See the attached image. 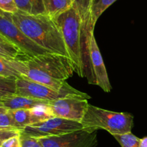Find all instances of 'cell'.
I'll use <instances>...</instances> for the list:
<instances>
[{"instance_id":"6da1fadb","label":"cell","mask_w":147,"mask_h":147,"mask_svg":"<svg viewBox=\"0 0 147 147\" xmlns=\"http://www.w3.org/2000/svg\"><path fill=\"white\" fill-rule=\"evenodd\" d=\"M24 63L26 66L24 77L66 95H88L71 87L66 82L74 72L70 58L47 53L30 58Z\"/></svg>"},{"instance_id":"7a4b0ae2","label":"cell","mask_w":147,"mask_h":147,"mask_svg":"<svg viewBox=\"0 0 147 147\" xmlns=\"http://www.w3.org/2000/svg\"><path fill=\"white\" fill-rule=\"evenodd\" d=\"M10 17L19 29L35 44L49 53L69 58L59 28L47 15H32L18 10L10 14Z\"/></svg>"},{"instance_id":"3957f363","label":"cell","mask_w":147,"mask_h":147,"mask_svg":"<svg viewBox=\"0 0 147 147\" xmlns=\"http://www.w3.org/2000/svg\"><path fill=\"white\" fill-rule=\"evenodd\" d=\"M59 28L74 72L84 77L81 41V19L77 10L72 7L53 20Z\"/></svg>"},{"instance_id":"277c9868","label":"cell","mask_w":147,"mask_h":147,"mask_svg":"<svg viewBox=\"0 0 147 147\" xmlns=\"http://www.w3.org/2000/svg\"><path fill=\"white\" fill-rule=\"evenodd\" d=\"M84 128L104 129L110 134H123L131 132L134 116L127 113H117L89 105L81 121Z\"/></svg>"},{"instance_id":"5b68a950","label":"cell","mask_w":147,"mask_h":147,"mask_svg":"<svg viewBox=\"0 0 147 147\" xmlns=\"http://www.w3.org/2000/svg\"><path fill=\"white\" fill-rule=\"evenodd\" d=\"M73 7L81 19V41L84 77L89 83L96 84L92 73L90 56V41L94 35V28L92 24V5L93 0H72Z\"/></svg>"},{"instance_id":"8992f818","label":"cell","mask_w":147,"mask_h":147,"mask_svg":"<svg viewBox=\"0 0 147 147\" xmlns=\"http://www.w3.org/2000/svg\"><path fill=\"white\" fill-rule=\"evenodd\" d=\"M83 128L81 122L53 117L46 121L28 125L20 130V133L40 138L58 136Z\"/></svg>"},{"instance_id":"52a82bcc","label":"cell","mask_w":147,"mask_h":147,"mask_svg":"<svg viewBox=\"0 0 147 147\" xmlns=\"http://www.w3.org/2000/svg\"><path fill=\"white\" fill-rule=\"evenodd\" d=\"M0 33L30 58L49 53L27 37L12 20L10 13L0 15Z\"/></svg>"},{"instance_id":"ba28073f","label":"cell","mask_w":147,"mask_h":147,"mask_svg":"<svg viewBox=\"0 0 147 147\" xmlns=\"http://www.w3.org/2000/svg\"><path fill=\"white\" fill-rule=\"evenodd\" d=\"M90 95L71 94L62 98L50 101L49 107L54 117L81 122L88 107Z\"/></svg>"},{"instance_id":"9c48e42d","label":"cell","mask_w":147,"mask_h":147,"mask_svg":"<svg viewBox=\"0 0 147 147\" xmlns=\"http://www.w3.org/2000/svg\"><path fill=\"white\" fill-rule=\"evenodd\" d=\"M40 140L43 147H96L97 130L83 128L58 136L40 138Z\"/></svg>"},{"instance_id":"30bf717a","label":"cell","mask_w":147,"mask_h":147,"mask_svg":"<svg viewBox=\"0 0 147 147\" xmlns=\"http://www.w3.org/2000/svg\"><path fill=\"white\" fill-rule=\"evenodd\" d=\"M15 94L46 101H53L67 96L24 76L16 79Z\"/></svg>"},{"instance_id":"8fae6325","label":"cell","mask_w":147,"mask_h":147,"mask_svg":"<svg viewBox=\"0 0 147 147\" xmlns=\"http://www.w3.org/2000/svg\"><path fill=\"white\" fill-rule=\"evenodd\" d=\"M90 56L96 85H98L105 92H110L112 87L110 84L107 70L103 62L102 57L97 44L94 35L92 37L91 41H90Z\"/></svg>"},{"instance_id":"7c38bea8","label":"cell","mask_w":147,"mask_h":147,"mask_svg":"<svg viewBox=\"0 0 147 147\" xmlns=\"http://www.w3.org/2000/svg\"><path fill=\"white\" fill-rule=\"evenodd\" d=\"M2 103L7 109H31L38 105H48L50 101L38 100L28 97L13 94L2 100Z\"/></svg>"},{"instance_id":"4fadbf2b","label":"cell","mask_w":147,"mask_h":147,"mask_svg":"<svg viewBox=\"0 0 147 147\" xmlns=\"http://www.w3.org/2000/svg\"><path fill=\"white\" fill-rule=\"evenodd\" d=\"M25 71L24 61L0 57V76L20 78L25 74Z\"/></svg>"},{"instance_id":"5bb4252c","label":"cell","mask_w":147,"mask_h":147,"mask_svg":"<svg viewBox=\"0 0 147 147\" xmlns=\"http://www.w3.org/2000/svg\"><path fill=\"white\" fill-rule=\"evenodd\" d=\"M46 15L52 20L56 19L72 7V0H43Z\"/></svg>"},{"instance_id":"9a60e30c","label":"cell","mask_w":147,"mask_h":147,"mask_svg":"<svg viewBox=\"0 0 147 147\" xmlns=\"http://www.w3.org/2000/svg\"><path fill=\"white\" fill-rule=\"evenodd\" d=\"M18 10L32 15H45L43 0H15Z\"/></svg>"},{"instance_id":"2e32d148","label":"cell","mask_w":147,"mask_h":147,"mask_svg":"<svg viewBox=\"0 0 147 147\" xmlns=\"http://www.w3.org/2000/svg\"><path fill=\"white\" fill-rule=\"evenodd\" d=\"M0 57L26 61L30 58L13 44L0 42Z\"/></svg>"},{"instance_id":"e0dca14e","label":"cell","mask_w":147,"mask_h":147,"mask_svg":"<svg viewBox=\"0 0 147 147\" xmlns=\"http://www.w3.org/2000/svg\"><path fill=\"white\" fill-rule=\"evenodd\" d=\"M10 114L18 129L20 131L30 125V109H9Z\"/></svg>"},{"instance_id":"ac0fdd59","label":"cell","mask_w":147,"mask_h":147,"mask_svg":"<svg viewBox=\"0 0 147 147\" xmlns=\"http://www.w3.org/2000/svg\"><path fill=\"white\" fill-rule=\"evenodd\" d=\"M48 105H38L30 109V125L46 121L54 117L51 112Z\"/></svg>"},{"instance_id":"d6986e66","label":"cell","mask_w":147,"mask_h":147,"mask_svg":"<svg viewBox=\"0 0 147 147\" xmlns=\"http://www.w3.org/2000/svg\"><path fill=\"white\" fill-rule=\"evenodd\" d=\"M15 77H5L0 76V102L4 98L16 93Z\"/></svg>"},{"instance_id":"ffe728a7","label":"cell","mask_w":147,"mask_h":147,"mask_svg":"<svg viewBox=\"0 0 147 147\" xmlns=\"http://www.w3.org/2000/svg\"><path fill=\"white\" fill-rule=\"evenodd\" d=\"M116 1L117 0H93L92 5V24L94 28L102 14Z\"/></svg>"},{"instance_id":"44dd1931","label":"cell","mask_w":147,"mask_h":147,"mask_svg":"<svg viewBox=\"0 0 147 147\" xmlns=\"http://www.w3.org/2000/svg\"><path fill=\"white\" fill-rule=\"evenodd\" d=\"M113 136L122 147H139L141 138L136 136L131 132Z\"/></svg>"},{"instance_id":"7402d4cb","label":"cell","mask_w":147,"mask_h":147,"mask_svg":"<svg viewBox=\"0 0 147 147\" xmlns=\"http://www.w3.org/2000/svg\"><path fill=\"white\" fill-rule=\"evenodd\" d=\"M20 140L21 147H43V144L38 138H35L20 133Z\"/></svg>"},{"instance_id":"603a6c76","label":"cell","mask_w":147,"mask_h":147,"mask_svg":"<svg viewBox=\"0 0 147 147\" xmlns=\"http://www.w3.org/2000/svg\"><path fill=\"white\" fill-rule=\"evenodd\" d=\"M0 128L5 129H18L12 116L8 113V110L6 113H0Z\"/></svg>"},{"instance_id":"cb8c5ba5","label":"cell","mask_w":147,"mask_h":147,"mask_svg":"<svg viewBox=\"0 0 147 147\" xmlns=\"http://www.w3.org/2000/svg\"><path fill=\"white\" fill-rule=\"evenodd\" d=\"M0 10L7 13L14 14L18 11L15 0H0Z\"/></svg>"},{"instance_id":"d4e9b609","label":"cell","mask_w":147,"mask_h":147,"mask_svg":"<svg viewBox=\"0 0 147 147\" xmlns=\"http://www.w3.org/2000/svg\"><path fill=\"white\" fill-rule=\"evenodd\" d=\"M20 134V131L18 129H0V146L6 139L19 135Z\"/></svg>"},{"instance_id":"484cf974","label":"cell","mask_w":147,"mask_h":147,"mask_svg":"<svg viewBox=\"0 0 147 147\" xmlns=\"http://www.w3.org/2000/svg\"><path fill=\"white\" fill-rule=\"evenodd\" d=\"M0 147H21L19 135L10 137L2 142Z\"/></svg>"},{"instance_id":"4316f807","label":"cell","mask_w":147,"mask_h":147,"mask_svg":"<svg viewBox=\"0 0 147 147\" xmlns=\"http://www.w3.org/2000/svg\"><path fill=\"white\" fill-rule=\"evenodd\" d=\"M139 147H147V137L140 139Z\"/></svg>"},{"instance_id":"83f0119b","label":"cell","mask_w":147,"mask_h":147,"mask_svg":"<svg viewBox=\"0 0 147 147\" xmlns=\"http://www.w3.org/2000/svg\"><path fill=\"white\" fill-rule=\"evenodd\" d=\"M8 109H7L5 107V105H3V103L2 102H0V113H6L7 112Z\"/></svg>"},{"instance_id":"f1b7e54d","label":"cell","mask_w":147,"mask_h":147,"mask_svg":"<svg viewBox=\"0 0 147 147\" xmlns=\"http://www.w3.org/2000/svg\"><path fill=\"white\" fill-rule=\"evenodd\" d=\"M0 42H2V43H9V44H12V43H11L10 42H9V40L5 38V37H4L1 33H0Z\"/></svg>"},{"instance_id":"f546056e","label":"cell","mask_w":147,"mask_h":147,"mask_svg":"<svg viewBox=\"0 0 147 147\" xmlns=\"http://www.w3.org/2000/svg\"><path fill=\"white\" fill-rule=\"evenodd\" d=\"M2 12H2V11L0 10V15H1V14H2Z\"/></svg>"},{"instance_id":"4dcf8cb0","label":"cell","mask_w":147,"mask_h":147,"mask_svg":"<svg viewBox=\"0 0 147 147\" xmlns=\"http://www.w3.org/2000/svg\"><path fill=\"white\" fill-rule=\"evenodd\" d=\"M0 129H5V128H0Z\"/></svg>"}]
</instances>
